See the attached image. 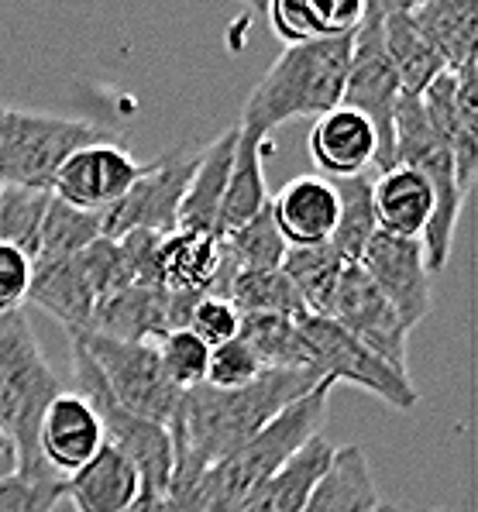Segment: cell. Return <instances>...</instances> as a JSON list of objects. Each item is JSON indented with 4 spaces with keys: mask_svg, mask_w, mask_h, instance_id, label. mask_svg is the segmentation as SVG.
<instances>
[{
    "mask_svg": "<svg viewBox=\"0 0 478 512\" xmlns=\"http://www.w3.org/2000/svg\"><path fill=\"white\" fill-rule=\"evenodd\" d=\"M128 512H166V495H152V492H138V499L131 502Z\"/></svg>",
    "mask_w": 478,
    "mask_h": 512,
    "instance_id": "obj_45",
    "label": "cell"
},
{
    "mask_svg": "<svg viewBox=\"0 0 478 512\" xmlns=\"http://www.w3.org/2000/svg\"><path fill=\"white\" fill-rule=\"evenodd\" d=\"M375 131L358 110L334 107L313 121L310 131V159L324 176L351 179L365 176L375 165Z\"/></svg>",
    "mask_w": 478,
    "mask_h": 512,
    "instance_id": "obj_18",
    "label": "cell"
},
{
    "mask_svg": "<svg viewBox=\"0 0 478 512\" xmlns=\"http://www.w3.org/2000/svg\"><path fill=\"white\" fill-rule=\"evenodd\" d=\"M141 482L138 471L131 468L114 447L104 444L86 468L66 478V495L76 512H128L131 502L138 499Z\"/></svg>",
    "mask_w": 478,
    "mask_h": 512,
    "instance_id": "obj_25",
    "label": "cell"
},
{
    "mask_svg": "<svg viewBox=\"0 0 478 512\" xmlns=\"http://www.w3.org/2000/svg\"><path fill=\"white\" fill-rule=\"evenodd\" d=\"M269 25L276 31L279 42H286V49L289 45H307L320 38L310 0H276V4H269Z\"/></svg>",
    "mask_w": 478,
    "mask_h": 512,
    "instance_id": "obj_42",
    "label": "cell"
},
{
    "mask_svg": "<svg viewBox=\"0 0 478 512\" xmlns=\"http://www.w3.org/2000/svg\"><path fill=\"white\" fill-rule=\"evenodd\" d=\"M45 189H25V186H0V244L35 255L38 227H42L45 207H49Z\"/></svg>",
    "mask_w": 478,
    "mask_h": 512,
    "instance_id": "obj_36",
    "label": "cell"
},
{
    "mask_svg": "<svg viewBox=\"0 0 478 512\" xmlns=\"http://www.w3.org/2000/svg\"><path fill=\"white\" fill-rule=\"evenodd\" d=\"M372 512H410V509H403V506H396V502H379Z\"/></svg>",
    "mask_w": 478,
    "mask_h": 512,
    "instance_id": "obj_46",
    "label": "cell"
},
{
    "mask_svg": "<svg viewBox=\"0 0 478 512\" xmlns=\"http://www.w3.org/2000/svg\"><path fill=\"white\" fill-rule=\"evenodd\" d=\"M224 265L221 238L214 234L172 231L162 238V286L169 293L210 296Z\"/></svg>",
    "mask_w": 478,
    "mask_h": 512,
    "instance_id": "obj_29",
    "label": "cell"
},
{
    "mask_svg": "<svg viewBox=\"0 0 478 512\" xmlns=\"http://www.w3.org/2000/svg\"><path fill=\"white\" fill-rule=\"evenodd\" d=\"M227 303L241 317H307L296 289L276 272H238L227 289Z\"/></svg>",
    "mask_w": 478,
    "mask_h": 512,
    "instance_id": "obj_34",
    "label": "cell"
},
{
    "mask_svg": "<svg viewBox=\"0 0 478 512\" xmlns=\"http://www.w3.org/2000/svg\"><path fill=\"white\" fill-rule=\"evenodd\" d=\"M186 330L197 334L207 348H217V344H227L238 337L241 330V313L234 310L227 299H214L203 296L197 306H193L190 320H186Z\"/></svg>",
    "mask_w": 478,
    "mask_h": 512,
    "instance_id": "obj_40",
    "label": "cell"
},
{
    "mask_svg": "<svg viewBox=\"0 0 478 512\" xmlns=\"http://www.w3.org/2000/svg\"><path fill=\"white\" fill-rule=\"evenodd\" d=\"M430 512H448V509H430Z\"/></svg>",
    "mask_w": 478,
    "mask_h": 512,
    "instance_id": "obj_47",
    "label": "cell"
},
{
    "mask_svg": "<svg viewBox=\"0 0 478 512\" xmlns=\"http://www.w3.org/2000/svg\"><path fill=\"white\" fill-rule=\"evenodd\" d=\"M310 7H313V18H317L320 38L351 35L365 14L362 0H310Z\"/></svg>",
    "mask_w": 478,
    "mask_h": 512,
    "instance_id": "obj_43",
    "label": "cell"
},
{
    "mask_svg": "<svg viewBox=\"0 0 478 512\" xmlns=\"http://www.w3.org/2000/svg\"><path fill=\"white\" fill-rule=\"evenodd\" d=\"M238 337L255 351L262 368H310L300 317H241Z\"/></svg>",
    "mask_w": 478,
    "mask_h": 512,
    "instance_id": "obj_33",
    "label": "cell"
},
{
    "mask_svg": "<svg viewBox=\"0 0 478 512\" xmlns=\"http://www.w3.org/2000/svg\"><path fill=\"white\" fill-rule=\"evenodd\" d=\"M62 392L59 375L49 368L35 341L25 310L0 317V430L14 440L21 471H49L38 458V423Z\"/></svg>",
    "mask_w": 478,
    "mask_h": 512,
    "instance_id": "obj_4",
    "label": "cell"
},
{
    "mask_svg": "<svg viewBox=\"0 0 478 512\" xmlns=\"http://www.w3.org/2000/svg\"><path fill=\"white\" fill-rule=\"evenodd\" d=\"M200 145H179L172 152L159 155L145 165L138 183L100 214V238H124L131 231H152V234H172L183 207L186 186L197 169Z\"/></svg>",
    "mask_w": 478,
    "mask_h": 512,
    "instance_id": "obj_11",
    "label": "cell"
},
{
    "mask_svg": "<svg viewBox=\"0 0 478 512\" xmlns=\"http://www.w3.org/2000/svg\"><path fill=\"white\" fill-rule=\"evenodd\" d=\"M262 361L255 358V351L248 348L241 337L227 344H217L210 348V358H207V385L214 389H241V385L255 382L262 375Z\"/></svg>",
    "mask_w": 478,
    "mask_h": 512,
    "instance_id": "obj_39",
    "label": "cell"
},
{
    "mask_svg": "<svg viewBox=\"0 0 478 512\" xmlns=\"http://www.w3.org/2000/svg\"><path fill=\"white\" fill-rule=\"evenodd\" d=\"M172 330L169 313V289L166 286H131L117 289L107 296L93 313V324L86 334H104L114 341H135V344H155Z\"/></svg>",
    "mask_w": 478,
    "mask_h": 512,
    "instance_id": "obj_19",
    "label": "cell"
},
{
    "mask_svg": "<svg viewBox=\"0 0 478 512\" xmlns=\"http://www.w3.org/2000/svg\"><path fill=\"white\" fill-rule=\"evenodd\" d=\"M331 458H334V447L324 437L307 440L269 482L258 488L241 512H300L307 506L317 482L324 478V471L331 468Z\"/></svg>",
    "mask_w": 478,
    "mask_h": 512,
    "instance_id": "obj_27",
    "label": "cell"
},
{
    "mask_svg": "<svg viewBox=\"0 0 478 512\" xmlns=\"http://www.w3.org/2000/svg\"><path fill=\"white\" fill-rule=\"evenodd\" d=\"M234 145H238V124L221 131L217 138H210L207 145H200L197 169L186 186L183 207H179L176 231L186 234H214L217 238V214H221L227 172H231Z\"/></svg>",
    "mask_w": 478,
    "mask_h": 512,
    "instance_id": "obj_21",
    "label": "cell"
},
{
    "mask_svg": "<svg viewBox=\"0 0 478 512\" xmlns=\"http://www.w3.org/2000/svg\"><path fill=\"white\" fill-rule=\"evenodd\" d=\"M351 35L317 38L307 45H289L255 83L252 97L241 107L238 128L269 138L279 124L296 117H324L341 107L344 76H348Z\"/></svg>",
    "mask_w": 478,
    "mask_h": 512,
    "instance_id": "obj_2",
    "label": "cell"
},
{
    "mask_svg": "<svg viewBox=\"0 0 478 512\" xmlns=\"http://www.w3.org/2000/svg\"><path fill=\"white\" fill-rule=\"evenodd\" d=\"M403 97L399 76L382 49V7L379 0H368L358 28L351 31V55L348 76H344L341 107L358 110L375 131V165L372 169H389L393 165V121L396 104Z\"/></svg>",
    "mask_w": 478,
    "mask_h": 512,
    "instance_id": "obj_8",
    "label": "cell"
},
{
    "mask_svg": "<svg viewBox=\"0 0 478 512\" xmlns=\"http://www.w3.org/2000/svg\"><path fill=\"white\" fill-rule=\"evenodd\" d=\"M28 299L42 306L49 317H56L69 334H86L93 324V313H97V293L86 279L80 255L35 269Z\"/></svg>",
    "mask_w": 478,
    "mask_h": 512,
    "instance_id": "obj_24",
    "label": "cell"
},
{
    "mask_svg": "<svg viewBox=\"0 0 478 512\" xmlns=\"http://www.w3.org/2000/svg\"><path fill=\"white\" fill-rule=\"evenodd\" d=\"M145 165L131 159V152L117 141H93L83 145L59 165L56 179H52V196H59L69 207L90 210V214H104L114 207L131 186Z\"/></svg>",
    "mask_w": 478,
    "mask_h": 512,
    "instance_id": "obj_15",
    "label": "cell"
},
{
    "mask_svg": "<svg viewBox=\"0 0 478 512\" xmlns=\"http://www.w3.org/2000/svg\"><path fill=\"white\" fill-rule=\"evenodd\" d=\"M320 382L327 378L307 368H265L241 389H214L203 382L179 399L169 423L172 451H183L203 468H214L241 444H248L258 430L269 427L282 409L310 396Z\"/></svg>",
    "mask_w": 478,
    "mask_h": 512,
    "instance_id": "obj_1",
    "label": "cell"
},
{
    "mask_svg": "<svg viewBox=\"0 0 478 512\" xmlns=\"http://www.w3.org/2000/svg\"><path fill=\"white\" fill-rule=\"evenodd\" d=\"M327 320H334L341 330H348L358 344H365L375 358L393 365L396 372H406L410 327L396 317V310L386 303V296L372 286V279L358 265H348L341 272L338 293L331 299Z\"/></svg>",
    "mask_w": 478,
    "mask_h": 512,
    "instance_id": "obj_13",
    "label": "cell"
},
{
    "mask_svg": "<svg viewBox=\"0 0 478 512\" xmlns=\"http://www.w3.org/2000/svg\"><path fill=\"white\" fill-rule=\"evenodd\" d=\"M73 348V378H76V396H83L90 409L97 413L100 427H104L107 447H114L131 468L138 471L141 492L166 495L169 478H172V437L166 427L152 420L128 413L114 399V392L107 389L100 368L93 365V358L76 337H69Z\"/></svg>",
    "mask_w": 478,
    "mask_h": 512,
    "instance_id": "obj_7",
    "label": "cell"
},
{
    "mask_svg": "<svg viewBox=\"0 0 478 512\" xmlns=\"http://www.w3.org/2000/svg\"><path fill=\"white\" fill-rule=\"evenodd\" d=\"M104 444L107 437L97 413L76 392L62 389L45 409L42 423H38V458H42L45 468L62 478L86 468L104 451Z\"/></svg>",
    "mask_w": 478,
    "mask_h": 512,
    "instance_id": "obj_16",
    "label": "cell"
},
{
    "mask_svg": "<svg viewBox=\"0 0 478 512\" xmlns=\"http://www.w3.org/2000/svg\"><path fill=\"white\" fill-rule=\"evenodd\" d=\"M21 471V454L18 447H14V440L7 437L4 430H0V482H7L11 475H18Z\"/></svg>",
    "mask_w": 478,
    "mask_h": 512,
    "instance_id": "obj_44",
    "label": "cell"
},
{
    "mask_svg": "<svg viewBox=\"0 0 478 512\" xmlns=\"http://www.w3.org/2000/svg\"><path fill=\"white\" fill-rule=\"evenodd\" d=\"M379 502L365 451L358 444H344L334 447L331 468L324 471L300 512H372Z\"/></svg>",
    "mask_w": 478,
    "mask_h": 512,
    "instance_id": "obj_28",
    "label": "cell"
},
{
    "mask_svg": "<svg viewBox=\"0 0 478 512\" xmlns=\"http://www.w3.org/2000/svg\"><path fill=\"white\" fill-rule=\"evenodd\" d=\"M104 128L80 117L0 107V186L52 189L59 165L83 145L107 141Z\"/></svg>",
    "mask_w": 478,
    "mask_h": 512,
    "instance_id": "obj_6",
    "label": "cell"
},
{
    "mask_svg": "<svg viewBox=\"0 0 478 512\" xmlns=\"http://www.w3.org/2000/svg\"><path fill=\"white\" fill-rule=\"evenodd\" d=\"M83 344L93 365L100 368L107 389L128 413L152 420L169 430L172 416L179 409L183 392L169 382L162 372V361L155 344H135V341H114L104 334H69Z\"/></svg>",
    "mask_w": 478,
    "mask_h": 512,
    "instance_id": "obj_9",
    "label": "cell"
},
{
    "mask_svg": "<svg viewBox=\"0 0 478 512\" xmlns=\"http://www.w3.org/2000/svg\"><path fill=\"white\" fill-rule=\"evenodd\" d=\"M355 265L372 279V286L386 296V303L410 330L430 313V303H434L430 269L417 238H396V234L375 231V238L365 244Z\"/></svg>",
    "mask_w": 478,
    "mask_h": 512,
    "instance_id": "obj_14",
    "label": "cell"
},
{
    "mask_svg": "<svg viewBox=\"0 0 478 512\" xmlns=\"http://www.w3.org/2000/svg\"><path fill=\"white\" fill-rule=\"evenodd\" d=\"M97 238H100V214L69 207L59 196H49L42 227H38L35 255H31V269L66 262V258L80 255L86 244H93Z\"/></svg>",
    "mask_w": 478,
    "mask_h": 512,
    "instance_id": "obj_31",
    "label": "cell"
},
{
    "mask_svg": "<svg viewBox=\"0 0 478 512\" xmlns=\"http://www.w3.org/2000/svg\"><path fill=\"white\" fill-rule=\"evenodd\" d=\"M31 279H35V269H31V258L25 251L0 244V317L18 313L28 303Z\"/></svg>",
    "mask_w": 478,
    "mask_h": 512,
    "instance_id": "obj_41",
    "label": "cell"
},
{
    "mask_svg": "<svg viewBox=\"0 0 478 512\" xmlns=\"http://www.w3.org/2000/svg\"><path fill=\"white\" fill-rule=\"evenodd\" d=\"M262 145L265 138L238 128V145H234L221 214H217V238L245 227L258 210L269 207V186H265V172H262Z\"/></svg>",
    "mask_w": 478,
    "mask_h": 512,
    "instance_id": "obj_26",
    "label": "cell"
},
{
    "mask_svg": "<svg viewBox=\"0 0 478 512\" xmlns=\"http://www.w3.org/2000/svg\"><path fill=\"white\" fill-rule=\"evenodd\" d=\"M303 341H307L310 368L327 382H351L358 389L372 392L375 399L389 403L393 409H417L420 392L413 385L410 372H396L393 365H386L382 358H375L365 344H358L348 330H341L334 320L327 317H300Z\"/></svg>",
    "mask_w": 478,
    "mask_h": 512,
    "instance_id": "obj_10",
    "label": "cell"
},
{
    "mask_svg": "<svg viewBox=\"0 0 478 512\" xmlns=\"http://www.w3.org/2000/svg\"><path fill=\"white\" fill-rule=\"evenodd\" d=\"M269 210L286 248L327 244L338 227V193L324 176H296L269 196Z\"/></svg>",
    "mask_w": 478,
    "mask_h": 512,
    "instance_id": "obj_17",
    "label": "cell"
},
{
    "mask_svg": "<svg viewBox=\"0 0 478 512\" xmlns=\"http://www.w3.org/2000/svg\"><path fill=\"white\" fill-rule=\"evenodd\" d=\"M420 107L434 135L448 145L458 189L468 200L478 172V66H468L461 73L444 69L423 90Z\"/></svg>",
    "mask_w": 478,
    "mask_h": 512,
    "instance_id": "obj_12",
    "label": "cell"
},
{
    "mask_svg": "<svg viewBox=\"0 0 478 512\" xmlns=\"http://www.w3.org/2000/svg\"><path fill=\"white\" fill-rule=\"evenodd\" d=\"M348 269V262L331 248V244H313V248H286L279 272L289 279V286L296 289L303 310L310 317H327L331 299L338 293L341 272Z\"/></svg>",
    "mask_w": 478,
    "mask_h": 512,
    "instance_id": "obj_30",
    "label": "cell"
},
{
    "mask_svg": "<svg viewBox=\"0 0 478 512\" xmlns=\"http://www.w3.org/2000/svg\"><path fill=\"white\" fill-rule=\"evenodd\" d=\"M382 49L393 62L403 97H423L430 83L444 73V62L427 45L410 18V4H382Z\"/></svg>",
    "mask_w": 478,
    "mask_h": 512,
    "instance_id": "obj_23",
    "label": "cell"
},
{
    "mask_svg": "<svg viewBox=\"0 0 478 512\" xmlns=\"http://www.w3.org/2000/svg\"><path fill=\"white\" fill-rule=\"evenodd\" d=\"M334 193H338V227H334L327 244L338 251L344 262L355 265L362 258L365 244L379 231L372 210V172L351 179H334Z\"/></svg>",
    "mask_w": 478,
    "mask_h": 512,
    "instance_id": "obj_32",
    "label": "cell"
},
{
    "mask_svg": "<svg viewBox=\"0 0 478 512\" xmlns=\"http://www.w3.org/2000/svg\"><path fill=\"white\" fill-rule=\"evenodd\" d=\"M224 255L238 272H276L286 258V241H282L272 210H258L245 227L224 234Z\"/></svg>",
    "mask_w": 478,
    "mask_h": 512,
    "instance_id": "obj_35",
    "label": "cell"
},
{
    "mask_svg": "<svg viewBox=\"0 0 478 512\" xmlns=\"http://www.w3.org/2000/svg\"><path fill=\"white\" fill-rule=\"evenodd\" d=\"M155 351H159L162 372H166V378L179 392H190L207 382L210 348L197 334H190V330H169L162 341H155Z\"/></svg>",
    "mask_w": 478,
    "mask_h": 512,
    "instance_id": "obj_37",
    "label": "cell"
},
{
    "mask_svg": "<svg viewBox=\"0 0 478 512\" xmlns=\"http://www.w3.org/2000/svg\"><path fill=\"white\" fill-rule=\"evenodd\" d=\"M66 495V478L56 471L11 475L0 482V512H52Z\"/></svg>",
    "mask_w": 478,
    "mask_h": 512,
    "instance_id": "obj_38",
    "label": "cell"
},
{
    "mask_svg": "<svg viewBox=\"0 0 478 512\" xmlns=\"http://www.w3.org/2000/svg\"><path fill=\"white\" fill-rule=\"evenodd\" d=\"M393 165L420 172L427 179L430 193H434V217H430L427 231H423V255H427L430 275L444 272L454 248V231H458V217L465 207V196L458 189L454 176L451 152L434 128L427 124V114L420 107V97H399L396 121H393Z\"/></svg>",
    "mask_w": 478,
    "mask_h": 512,
    "instance_id": "obj_5",
    "label": "cell"
},
{
    "mask_svg": "<svg viewBox=\"0 0 478 512\" xmlns=\"http://www.w3.org/2000/svg\"><path fill=\"white\" fill-rule=\"evenodd\" d=\"M331 389V382H320L310 396L296 399L293 406L282 409L269 427L258 430L231 458L207 468V475H203L207 512H241L258 488L269 482L307 440L320 437V430L327 423Z\"/></svg>",
    "mask_w": 478,
    "mask_h": 512,
    "instance_id": "obj_3",
    "label": "cell"
},
{
    "mask_svg": "<svg viewBox=\"0 0 478 512\" xmlns=\"http://www.w3.org/2000/svg\"><path fill=\"white\" fill-rule=\"evenodd\" d=\"M410 18L448 73L478 66V0H417Z\"/></svg>",
    "mask_w": 478,
    "mask_h": 512,
    "instance_id": "obj_20",
    "label": "cell"
},
{
    "mask_svg": "<svg viewBox=\"0 0 478 512\" xmlns=\"http://www.w3.org/2000/svg\"><path fill=\"white\" fill-rule=\"evenodd\" d=\"M372 210L379 231L420 241L434 217V193L420 172L389 165L379 176H372Z\"/></svg>",
    "mask_w": 478,
    "mask_h": 512,
    "instance_id": "obj_22",
    "label": "cell"
}]
</instances>
